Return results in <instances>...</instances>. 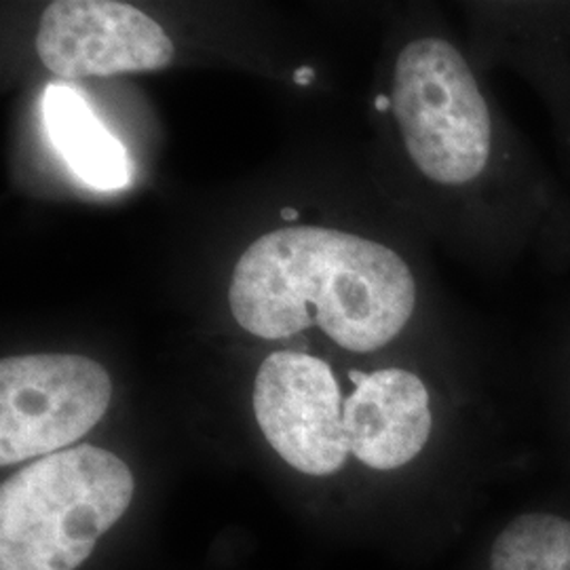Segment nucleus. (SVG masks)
<instances>
[{"mask_svg":"<svg viewBox=\"0 0 570 570\" xmlns=\"http://www.w3.org/2000/svg\"><path fill=\"white\" fill-rule=\"evenodd\" d=\"M387 108L407 164L438 190L475 197L501 265L570 268V195L490 102L468 56L444 37L402 45Z\"/></svg>","mask_w":570,"mask_h":570,"instance_id":"f257e3e1","label":"nucleus"},{"mask_svg":"<svg viewBox=\"0 0 570 570\" xmlns=\"http://www.w3.org/2000/svg\"><path fill=\"white\" fill-rule=\"evenodd\" d=\"M419 279L391 245L334 228L273 230L245 249L228 305L266 341L320 326L338 346L374 353L397 341L419 311Z\"/></svg>","mask_w":570,"mask_h":570,"instance_id":"f03ea898","label":"nucleus"},{"mask_svg":"<svg viewBox=\"0 0 570 570\" xmlns=\"http://www.w3.org/2000/svg\"><path fill=\"white\" fill-rule=\"evenodd\" d=\"M134 499L108 450L77 446L20 469L0 489V570H77Z\"/></svg>","mask_w":570,"mask_h":570,"instance_id":"7ed1b4c3","label":"nucleus"},{"mask_svg":"<svg viewBox=\"0 0 570 570\" xmlns=\"http://www.w3.org/2000/svg\"><path fill=\"white\" fill-rule=\"evenodd\" d=\"M112 383L98 362L68 353L0 362V465L47 456L102 421Z\"/></svg>","mask_w":570,"mask_h":570,"instance_id":"20e7f679","label":"nucleus"},{"mask_svg":"<svg viewBox=\"0 0 570 570\" xmlns=\"http://www.w3.org/2000/svg\"><path fill=\"white\" fill-rule=\"evenodd\" d=\"M254 412L266 442L306 475H332L345 465V402L326 362L275 351L258 367Z\"/></svg>","mask_w":570,"mask_h":570,"instance_id":"39448f33","label":"nucleus"},{"mask_svg":"<svg viewBox=\"0 0 570 570\" xmlns=\"http://www.w3.org/2000/svg\"><path fill=\"white\" fill-rule=\"evenodd\" d=\"M37 51L61 79L161 70L174 42L144 11L115 0H58L41 18Z\"/></svg>","mask_w":570,"mask_h":570,"instance_id":"423d86ee","label":"nucleus"},{"mask_svg":"<svg viewBox=\"0 0 570 570\" xmlns=\"http://www.w3.org/2000/svg\"><path fill=\"white\" fill-rule=\"evenodd\" d=\"M348 379L355 385L345 400L351 454L376 471L406 468L425 450L433 431L425 381L402 366L351 370Z\"/></svg>","mask_w":570,"mask_h":570,"instance_id":"0eeeda50","label":"nucleus"},{"mask_svg":"<svg viewBox=\"0 0 570 570\" xmlns=\"http://www.w3.org/2000/svg\"><path fill=\"white\" fill-rule=\"evenodd\" d=\"M42 121L51 144L81 183L110 193L131 183L129 155L79 91L49 82L42 94Z\"/></svg>","mask_w":570,"mask_h":570,"instance_id":"6e6552de","label":"nucleus"},{"mask_svg":"<svg viewBox=\"0 0 570 570\" xmlns=\"http://www.w3.org/2000/svg\"><path fill=\"white\" fill-rule=\"evenodd\" d=\"M490 570H570V522L551 513L511 520L497 537Z\"/></svg>","mask_w":570,"mask_h":570,"instance_id":"1a4fd4ad","label":"nucleus"},{"mask_svg":"<svg viewBox=\"0 0 570 570\" xmlns=\"http://www.w3.org/2000/svg\"><path fill=\"white\" fill-rule=\"evenodd\" d=\"M553 332H560L562 346H564V351L570 355V308H567V313H562V317H560V322H558V326H556Z\"/></svg>","mask_w":570,"mask_h":570,"instance_id":"9d476101","label":"nucleus"},{"mask_svg":"<svg viewBox=\"0 0 570 570\" xmlns=\"http://www.w3.org/2000/svg\"><path fill=\"white\" fill-rule=\"evenodd\" d=\"M313 77H315V70L313 68H301V70H296V75H294V81L298 82V85H308V82L313 81Z\"/></svg>","mask_w":570,"mask_h":570,"instance_id":"9b49d317","label":"nucleus"},{"mask_svg":"<svg viewBox=\"0 0 570 570\" xmlns=\"http://www.w3.org/2000/svg\"><path fill=\"white\" fill-rule=\"evenodd\" d=\"M298 214L294 212V209H284V218L285 220H294Z\"/></svg>","mask_w":570,"mask_h":570,"instance_id":"f8f14e48","label":"nucleus"}]
</instances>
